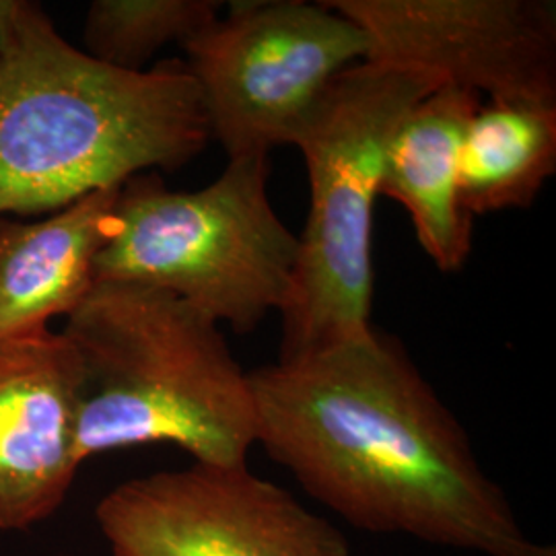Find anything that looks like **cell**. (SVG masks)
<instances>
[{
    "label": "cell",
    "mask_w": 556,
    "mask_h": 556,
    "mask_svg": "<svg viewBox=\"0 0 556 556\" xmlns=\"http://www.w3.org/2000/svg\"><path fill=\"white\" fill-rule=\"evenodd\" d=\"M62 334L79 358L80 464L153 443L199 464H248L254 390L215 319L165 291L96 282Z\"/></svg>",
    "instance_id": "3"
},
{
    "label": "cell",
    "mask_w": 556,
    "mask_h": 556,
    "mask_svg": "<svg viewBox=\"0 0 556 556\" xmlns=\"http://www.w3.org/2000/svg\"><path fill=\"white\" fill-rule=\"evenodd\" d=\"M268 178L270 157L254 155L229 161L199 190L167 188L157 172L124 181L96 282L151 287L238 334L256 330L287 307L299 260Z\"/></svg>",
    "instance_id": "5"
},
{
    "label": "cell",
    "mask_w": 556,
    "mask_h": 556,
    "mask_svg": "<svg viewBox=\"0 0 556 556\" xmlns=\"http://www.w3.org/2000/svg\"><path fill=\"white\" fill-rule=\"evenodd\" d=\"M208 140L186 62L112 68L64 40L40 4L0 0V217L174 172Z\"/></svg>",
    "instance_id": "2"
},
{
    "label": "cell",
    "mask_w": 556,
    "mask_h": 556,
    "mask_svg": "<svg viewBox=\"0 0 556 556\" xmlns=\"http://www.w3.org/2000/svg\"><path fill=\"white\" fill-rule=\"evenodd\" d=\"M220 15L217 0H96L83 40L103 64L139 73L165 46H179Z\"/></svg>",
    "instance_id": "13"
},
{
    "label": "cell",
    "mask_w": 556,
    "mask_h": 556,
    "mask_svg": "<svg viewBox=\"0 0 556 556\" xmlns=\"http://www.w3.org/2000/svg\"><path fill=\"white\" fill-rule=\"evenodd\" d=\"M555 172L556 103H480L459 155V190L472 217L530 208Z\"/></svg>",
    "instance_id": "12"
},
{
    "label": "cell",
    "mask_w": 556,
    "mask_h": 556,
    "mask_svg": "<svg viewBox=\"0 0 556 556\" xmlns=\"http://www.w3.org/2000/svg\"><path fill=\"white\" fill-rule=\"evenodd\" d=\"M369 41L367 60L489 101L556 103L553 0H328Z\"/></svg>",
    "instance_id": "8"
},
{
    "label": "cell",
    "mask_w": 556,
    "mask_h": 556,
    "mask_svg": "<svg viewBox=\"0 0 556 556\" xmlns=\"http://www.w3.org/2000/svg\"><path fill=\"white\" fill-rule=\"evenodd\" d=\"M80 367L62 332L0 340V532L54 516L79 472Z\"/></svg>",
    "instance_id": "9"
},
{
    "label": "cell",
    "mask_w": 556,
    "mask_h": 556,
    "mask_svg": "<svg viewBox=\"0 0 556 556\" xmlns=\"http://www.w3.org/2000/svg\"><path fill=\"white\" fill-rule=\"evenodd\" d=\"M256 445L346 523L482 556H556L484 472L456 415L379 330L250 371Z\"/></svg>",
    "instance_id": "1"
},
{
    "label": "cell",
    "mask_w": 556,
    "mask_h": 556,
    "mask_svg": "<svg viewBox=\"0 0 556 556\" xmlns=\"http://www.w3.org/2000/svg\"><path fill=\"white\" fill-rule=\"evenodd\" d=\"M435 80L363 60L338 75L295 139L309 179L293 293L278 314L280 357L367 337L374 303V211L390 142Z\"/></svg>",
    "instance_id": "4"
},
{
    "label": "cell",
    "mask_w": 556,
    "mask_h": 556,
    "mask_svg": "<svg viewBox=\"0 0 556 556\" xmlns=\"http://www.w3.org/2000/svg\"><path fill=\"white\" fill-rule=\"evenodd\" d=\"M480 103L466 89H433L402 119L386 155L379 194L406 208L418 245L441 273H456L472 252L475 217L462 200L459 155Z\"/></svg>",
    "instance_id": "11"
},
{
    "label": "cell",
    "mask_w": 556,
    "mask_h": 556,
    "mask_svg": "<svg viewBox=\"0 0 556 556\" xmlns=\"http://www.w3.org/2000/svg\"><path fill=\"white\" fill-rule=\"evenodd\" d=\"M118 192L87 194L38 223L0 217V340L50 328L91 293Z\"/></svg>",
    "instance_id": "10"
},
{
    "label": "cell",
    "mask_w": 556,
    "mask_h": 556,
    "mask_svg": "<svg viewBox=\"0 0 556 556\" xmlns=\"http://www.w3.org/2000/svg\"><path fill=\"white\" fill-rule=\"evenodd\" d=\"M181 48L229 161L295 144L338 75L369 56L363 29L328 0H236Z\"/></svg>",
    "instance_id": "6"
},
{
    "label": "cell",
    "mask_w": 556,
    "mask_h": 556,
    "mask_svg": "<svg viewBox=\"0 0 556 556\" xmlns=\"http://www.w3.org/2000/svg\"><path fill=\"white\" fill-rule=\"evenodd\" d=\"M96 519L112 556H353L337 526L248 464L130 478Z\"/></svg>",
    "instance_id": "7"
},
{
    "label": "cell",
    "mask_w": 556,
    "mask_h": 556,
    "mask_svg": "<svg viewBox=\"0 0 556 556\" xmlns=\"http://www.w3.org/2000/svg\"><path fill=\"white\" fill-rule=\"evenodd\" d=\"M62 556H73V555H62Z\"/></svg>",
    "instance_id": "14"
}]
</instances>
